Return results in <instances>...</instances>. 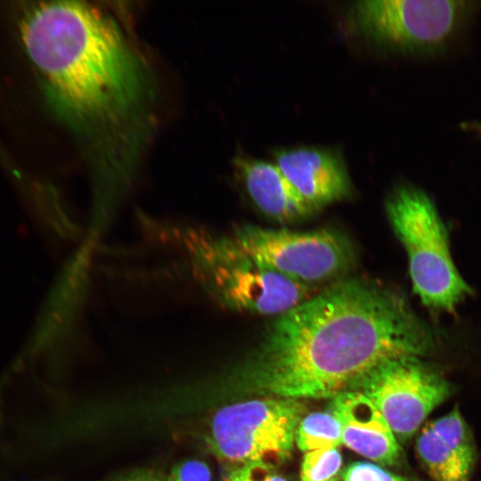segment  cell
Segmentation results:
<instances>
[{
    "label": "cell",
    "instance_id": "cell-9",
    "mask_svg": "<svg viewBox=\"0 0 481 481\" xmlns=\"http://www.w3.org/2000/svg\"><path fill=\"white\" fill-rule=\"evenodd\" d=\"M274 159L287 179L316 211L350 193L345 164L330 150L281 149L274 152Z\"/></svg>",
    "mask_w": 481,
    "mask_h": 481
},
{
    "label": "cell",
    "instance_id": "cell-2",
    "mask_svg": "<svg viewBox=\"0 0 481 481\" xmlns=\"http://www.w3.org/2000/svg\"><path fill=\"white\" fill-rule=\"evenodd\" d=\"M433 337L404 297L376 281H339L279 314L239 371L254 392L335 398L382 363L430 351Z\"/></svg>",
    "mask_w": 481,
    "mask_h": 481
},
{
    "label": "cell",
    "instance_id": "cell-16",
    "mask_svg": "<svg viewBox=\"0 0 481 481\" xmlns=\"http://www.w3.org/2000/svg\"><path fill=\"white\" fill-rule=\"evenodd\" d=\"M334 481H412L395 475L381 467L364 461L355 462L346 467L338 479Z\"/></svg>",
    "mask_w": 481,
    "mask_h": 481
},
{
    "label": "cell",
    "instance_id": "cell-11",
    "mask_svg": "<svg viewBox=\"0 0 481 481\" xmlns=\"http://www.w3.org/2000/svg\"><path fill=\"white\" fill-rule=\"evenodd\" d=\"M233 163L249 196L267 216L294 223L316 212L276 164L246 156H238Z\"/></svg>",
    "mask_w": 481,
    "mask_h": 481
},
{
    "label": "cell",
    "instance_id": "cell-7",
    "mask_svg": "<svg viewBox=\"0 0 481 481\" xmlns=\"http://www.w3.org/2000/svg\"><path fill=\"white\" fill-rule=\"evenodd\" d=\"M355 390L371 400L400 441L412 436L451 392L439 373L414 356L382 363Z\"/></svg>",
    "mask_w": 481,
    "mask_h": 481
},
{
    "label": "cell",
    "instance_id": "cell-15",
    "mask_svg": "<svg viewBox=\"0 0 481 481\" xmlns=\"http://www.w3.org/2000/svg\"><path fill=\"white\" fill-rule=\"evenodd\" d=\"M342 458L337 448L305 452L301 465V481H330L339 471Z\"/></svg>",
    "mask_w": 481,
    "mask_h": 481
},
{
    "label": "cell",
    "instance_id": "cell-6",
    "mask_svg": "<svg viewBox=\"0 0 481 481\" xmlns=\"http://www.w3.org/2000/svg\"><path fill=\"white\" fill-rule=\"evenodd\" d=\"M231 236L258 262L306 285L341 274L354 259L348 240L330 229L294 232L243 225Z\"/></svg>",
    "mask_w": 481,
    "mask_h": 481
},
{
    "label": "cell",
    "instance_id": "cell-19",
    "mask_svg": "<svg viewBox=\"0 0 481 481\" xmlns=\"http://www.w3.org/2000/svg\"><path fill=\"white\" fill-rule=\"evenodd\" d=\"M108 481H164V475L148 469H139L119 475Z\"/></svg>",
    "mask_w": 481,
    "mask_h": 481
},
{
    "label": "cell",
    "instance_id": "cell-3",
    "mask_svg": "<svg viewBox=\"0 0 481 481\" xmlns=\"http://www.w3.org/2000/svg\"><path fill=\"white\" fill-rule=\"evenodd\" d=\"M389 222L409 258L415 293L436 311L451 312L471 293L452 259L446 229L430 198L403 185L386 202Z\"/></svg>",
    "mask_w": 481,
    "mask_h": 481
},
{
    "label": "cell",
    "instance_id": "cell-12",
    "mask_svg": "<svg viewBox=\"0 0 481 481\" xmlns=\"http://www.w3.org/2000/svg\"><path fill=\"white\" fill-rule=\"evenodd\" d=\"M416 450L434 481H467L472 469L447 446L428 423L420 431Z\"/></svg>",
    "mask_w": 481,
    "mask_h": 481
},
{
    "label": "cell",
    "instance_id": "cell-8",
    "mask_svg": "<svg viewBox=\"0 0 481 481\" xmlns=\"http://www.w3.org/2000/svg\"><path fill=\"white\" fill-rule=\"evenodd\" d=\"M463 2L455 0H366L356 4L359 24L388 45L422 49L437 46L453 31Z\"/></svg>",
    "mask_w": 481,
    "mask_h": 481
},
{
    "label": "cell",
    "instance_id": "cell-14",
    "mask_svg": "<svg viewBox=\"0 0 481 481\" xmlns=\"http://www.w3.org/2000/svg\"><path fill=\"white\" fill-rule=\"evenodd\" d=\"M447 446L472 469L475 447L472 436L459 408L428 423Z\"/></svg>",
    "mask_w": 481,
    "mask_h": 481
},
{
    "label": "cell",
    "instance_id": "cell-1",
    "mask_svg": "<svg viewBox=\"0 0 481 481\" xmlns=\"http://www.w3.org/2000/svg\"><path fill=\"white\" fill-rule=\"evenodd\" d=\"M18 25L47 105L90 159L94 208L114 213L153 128L149 65L115 19L86 2L26 3Z\"/></svg>",
    "mask_w": 481,
    "mask_h": 481
},
{
    "label": "cell",
    "instance_id": "cell-18",
    "mask_svg": "<svg viewBox=\"0 0 481 481\" xmlns=\"http://www.w3.org/2000/svg\"><path fill=\"white\" fill-rule=\"evenodd\" d=\"M164 481H211V470L203 461L186 459L175 464Z\"/></svg>",
    "mask_w": 481,
    "mask_h": 481
},
{
    "label": "cell",
    "instance_id": "cell-4",
    "mask_svg": "<svg viewBox=\"0 0 481 481\" xmlns=\"http://www.w3.org/2000/svg\"><path fill=\"white\" fill-rule=\"evenodd\" d=\"M190 257L202 289L230 310L277 316L309 298V285L258 262L231 235L204 236Z\"/></svg>",
    "mask_w": 481,
    "mask_h": 481
},
{
    "label": "cell",
    "instance_id": "cell-10",
    "mask_svg": "<svg viewBox=\"0 0 481 481\" xmlns=\"http://www.w3.org/2000/svg\"><path fill=\"white\" fill-rule=\"evenodd\" d=\"M330 412L342 428V443L383 465H395L401 448L393 430L366 395L358 390L333 398Z\"/></svg>",
    "mask_w": 481,
    "mask_h": 481
},
{
    "label": "cell",
    "instance_id": "cell-5",
    "mask_svg": "<svg viewBox=\"0 0 481 481\" xmlns=\"http://www.w3.org/2000/svg\"><path fill=\"white\" fill-rule=\"evenodd\" d=\"M303 412L299 401L276 396L227 404L213 415L205 443L231 466L275 467L291 455Z\"/></svg>",
    "mask_w": 481,
    "mask_h": 481
},
{
    "label": "cell",
    "instance_id": "cell-17",
    "mask_svg": "<svg viewBox=\"0 0 481 481\" xmlns=\"http://www.w3.org/2000/svg\"><path fill=\"white\" fill-rule=\"evenodd\" d=\"M224 481H286V479L273 466L251 463L231 466Z\"/></svg>",
    "mask_w": 481,
    "mask_h": 481
},
{
    "label": "cell",
    "instance_id": "cell-20",
    "mask_svg": "<svg viewBox=\"0 0 481 481\" xmlns=\"http://www.w3.org/2000/svg\"><path fill=\"white\" fill-rule=\"evenodd\" d=\"M472 128L473 129L475 128V130L478 131L481 134V124L480 125L473 124Z\"/></svg>",
    "mask_w": 481,
    "mask_h": 481
},
{
    "label": "cell",
    "instance_id": "cell-22",
    "mask_svg": "<svg viewBox=\"0 0 481 481\" xmlns=\"http://www.w3.org/2000/svg\"><path fill=\"white\" fill-rule=\"evenodd\" d=\"M481 481V480H480Z\"/></svg>",
    "mask_w": 481,
    "mask_h": 481
},
{
    "label": "cell",
    "instance_id": "cell-21",
    "mask_svg": "<svg viewBox=\"0 0 481 481\" xmlns=\"http://www.w3.org/2000/svg\"><path fill=\"white\" fill-rule=\"evenodd\" d=\"M331 481V480H330Z\"/></svg>",
    "mask_w": 481,
    "mask_h": 481
},
{
    "label": "cell",
    "instance_id": "cell-13",
    "mask_svg": "<svg viewBox=\"0 0 481 481\" xmlns=\"http://www.w3.org/2000/svg\"><path fill=\"white\" fill-rule=\"evenodd\" d=\"M295 443L303 452L337 448L342 443V428L331 412H313L300 420Z\"/></svg>",
    "mask_w": 481,
    "mask_h": 481
}]
</instances>
